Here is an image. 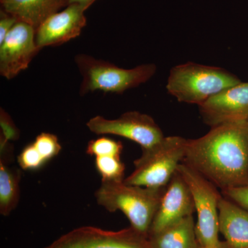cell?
I'll return each mask as SVG.
<instances>
[{"mask_svg":"<svg viewBox=\"0 0 248 248\" xmlns=\"http://www.w3.org/2000/svg\"><path fill=\"white\" fill-rule=\"evenodd\" d=\"M3 11L37 29L51 15L68 6V0H1Z\"/></svg>","mask_w":248,"mask_h":248,"instance_id":"obj_14","label":"cell"},{"mask_svg":"<svg viewBox=\"0 0 248 248\" xmlns=\"http://www.w3.org/2000/svg\"><path fill=\"white\" fill-rule=\"evenodd\" d=\"M17 161L19 166L26 170L40 169L46 163L32 143L22 150L17 156Z\"/></svg>","mask_w":248,"mask_h":248,"instance_id":"obj_20","label":"cell"},{"mask_svg":"<svg viewBox=\"0 0 248 248\" xmlns=\"http://www.w3.org/2000/svg\"><path fill=\"white\" fill-rule=\"evenodd\" d=\"M151 248H200L193 217L184 218L164 230L151 234Z\"/></svg>","mask_w":248,"mask_h":248,"instance_id":"obj_16","label":"cell"},{"mask_svg":"<svg viewBox=\"0 0 248 248\" xmlns=\"http://www.w3.org/2000/svg\"><path fill=\"white\" fill-rule=\"evenodd\" d=\"M95 168L102 180L124 181L125 165L120 157L112 156H95Z\"/></svg>","mask_w":248,"mask_h":248,"instance_id":"obj_17","label":"cell"},{"mask_svg":"<svg viewBox=\"0 0 248 248\" xmlns=\"http://www.w3.org/2000/svg\"><path fill=\"white\" fill-rule=\"evenodd\" d=\"M186 141L181 137H165L155 146L143 148L141 156L134 161L133 172L124 182L143 187L167 186L184 160Z\"/></svg>","mask_w":248,"mask_h":248,"instance_id":"obj_5","label":"cell"},{"mask_svg":"<svg viewBox=\"0 0 248 248\" xmlns=\"http://www.w3.org/2000/svg\"><path fill=\"white\" fill-rule=\"evenodd\" d=\"M195 210L190 188L177 170L166 186L149 233L156 234L184 218L192 216Z\"/></svg>","mask_w":248,"mask_h":248,"instance_id":"obj_12","label":"cell"},{"mask_svg":"<svg viewBox=\"0 0 248 248\" xmlns=\"http://www.w3.org/2000/svg\"><path fill=\"white\" fill-rule=\"evenodd\" d=\"M200 248H202V247H201V246H200Z\"/></svg>","mask_w":248,"mask_h":248,"instance_id":"obj_24","label":"cell"},{"mask_svg":"<svg viewBox=\"0 0 248 248\" xmlns=\"http://www.w3.org/2000/svg\"><path fill=\"white\" fill-rule=\"evenodd\" d=\"M218 223L226 248H248V210L222 197L218 203Z\"/></svg>","mask_w":248,"mask_h":248,"instance_id":"obj_13","label":"cell"},{"mask_svg":"<svg viewBox=\"0 0 248 248\" xmlns=\"http://www.w3.org/2000/svg\"><path fill=\"white\" fill-rule=\"evenodd\" d=\"M221 193L223 197L248 210V186L228 189L221 191Z\"/></svg>","mask_w":248,"mask_h":248,"instance_id":"obj_21","label":"cell"},{"mask_svg":"<svg viewBox=\"0 0 248 248\" xmlns=\"http://www.w3.org/2000/svg\"><path fill=\"white\" fill-rule=\"evenodd\" d=\"M240 82L236 76L223 68L188 62L173 67L166 89L179 102L200 106Z\"/></svg>","mask_w":248,"mask_h":248,"instance_id":"obj_3","label":"cell"},{"mask_svg":"<svg viewBox=\"0 0 248 248\" xmlns=\"http://www.w3.org/2000/svg\"><path fill=\"white\" fill-rule=\"evenodd\" d=\"M166 186L143 187L128 185L124 181L102 180L94 195L99 205L110 213L122 211L132 228L146 236L151 230Z\"/></svg>","mask_w":248,"mask_h":248,"instance_id":"obj_2","label":"cell"},{"mask_svg":"<svg viewBox=\"0 0 248 248\" xmlns=\"http://www.w3.org/2000/svg\"><path fill=\"white\" fill-rule=\"evenodd\" d=\"M182 162L221 191L248 186V121L217 125L187 140Z\"/></svg>","mask_w":248,"mask_h":248,"instance_id":"obj_1","label":"cell"},{"mask_svg":"<svg viewBox=\"0 0 248 248\" xmlns=\"http://www.w3.org/2000/svg\"><path fill=\"white\" fill-rule=\"evenodd\" d=\"M96 0H68V4H79L89 9Z\"/></svg>","mask_w":248,"mask_h":248,"instance_id":"obj_23","label":"cell"},{"mask_svg":"<svg viewBox=\"0 0 248 248\" xmlns=\"http://www.w3.org/2000/svg\"><path fill=\"white\" fill-rule=\"evenodd\" d=\"M17 22L16 18L6 14L1 10L0 19V43L3 42L9 31Z\"/></svg>","mask_w":248,"mask_h":248,"instance_id":"obj_22","label":"cell"},{"mask_svg":"<svg viewBox=\"0 0 248 248\" xmlns=\"http://www.w3.org/2000/svg\"><path fill=\"white\" fill-rule=\"evenodd\" d=\"M97 135H113L136 142L143 148H151L165 138L162 130L151 116L130 111L115 120L95 116L86 124Z\"/></svg>","mask_w":248,"mask_h":248,"instance_id":"obj_7","label":"cell"},{"mask_svg":"<svg viewBox=\"0 0 248 248\" xmlns=\"http://www.w3.org/2000/svg\"><path fill=\"white\" fill-rule=\"evenodd\" d=\"M75 60L83 78L79 89L81 95L96 91L122 94L148 81L156 70L152 63L124 69L84 54L77 55Z\"/></svg>","mask_w":248,"mask_h":248,"instance_id":"obj_4","label":"cell"},{"mask_svg":"<svg viewBox=\"0 0 248 248\" xmlns=\"http://www.w3.org/2000/svg\"><path fill=\"white\" fill-rule=\"evenodd\" d=\"M9 141L1 143L0 160V213L8 216L16 209L20 197L21 172L16 167H11V149Z\"/></svg>","mask_w":248,"mask_h":248,"instance_id":"obj_15","label":"cell"},{"mask_svg":"<svg viewBox=\"0 0 248 248\" xmlns=\"http://www.w3.org/2000/svg\"><path fill=\"white\" fill-rule=\"evenodd\" d=\"M144 236L132 227L120 232L85 227L68 233L47 248H151Z\"/></svg>","mask_w":248,"mask_h":248,"instance_id":"obj_9","label":"cell"},{"mask_svg":"<svg viewBox=\"0 0 248 248\" xmlns=\"http://www.w3.org/2000/svg\"><path fill=\"white\" fill-rule=\"evenodd\" d=\"M32 143L46 162L58 155L62 150L58 137L51 133L40 134Z\"/></svg>","mask_w":248,"mask_h":248,"instance_id":"obj_19","label":"cell"},{"mask_svg":"<svg viewBox=\"0 0 248 248\" xmlns=\"http://www.w3.org/2000/svg\"><path fill=\"white\" fill-rule=\"evenodd\" d=\"M177 171L188 186L193 197L197 214L196 235L201 247L222 248L218 239V203L223 196L213 183L184 163L179 165Z\"/></svg>","mask_w":248,"mask_h":248,"instance_id":"obj_6","label":"cell"},{"mask_svg":"<svg viewBox=\"0 0 248 248\" xmlns=\"http://www.w3.org/2000/svg\"><path fill=\"white\" fill-rule=\"evenodd\" d=\"M87 8L71 4L66 9L55 13L35 30V42L39 48L66 43L81 34L86 25L85 11Z\"/></svg>","mask_w":248,"mask_h":248,"instance_id":"obj_11","label":"cell"},{"mask_svg":"<svg viewBox=\"0 0 248 248\" xmlns=\"http://www.w3.org/2000/svg\"><path fill=\"white\" fill-rule=\"evenodd\" d=\"M35 42V29L17 22L0 43V73L7 79L16 78L29 67L40 51Z\"/></svg>","mask_w":248,"mask_h":248,"instance_id":"obj_8","label":"cell"},{"mask_svg":"<svg viewBox=\"0 0 248 248\" xmlns=\"http://www.w3.org/2000/svg\"><path fill=\"white\" fill-rule=\"evenodd\" d=\"M199 107L204 123L211 128L248 121V82L223 90Z\"/></svg>","mask_w":248,"mask_h":248,"instance_id":"obj_10","label":"cell"},{"mask_svg":"<svg viewBox=\"0 0 248 248\" xmlns=\"http://www.w3.org/2000/svg\"><path fill=\"white\" fill-rule=\"evenodd\" d=\"M123 151L122 142L107 138L91 140L88 143L86 153L91 156H112L120 157Z\"/></svg>","mask_w":248,"mask_h":248,"instance_id":"obj_18","label":"cell"}]
</instances>
